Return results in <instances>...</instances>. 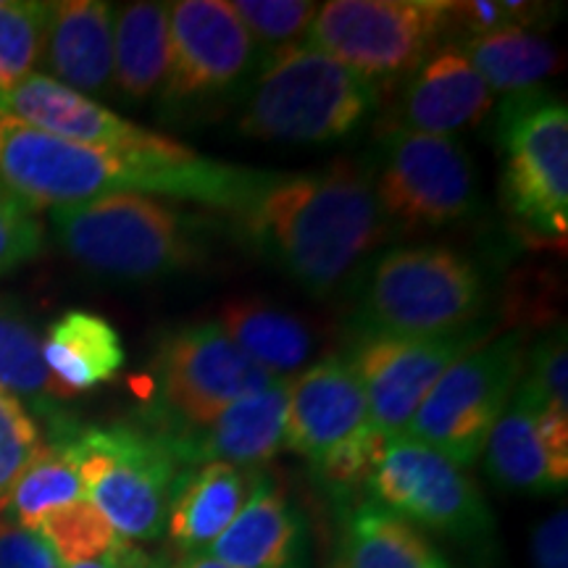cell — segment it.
Segmentation results:
<instances>
[{
	"label": "cell",
	"mask_w": 568,
	"mask_h": 568,
	"mask_svg": "<svg viewBox=\"0 0 568 568\" xmlns=\"http://www.w3.org/2000/svg\"><path fill=\"white\" fill-rule=\"evenodd\" d=\"M0 568H63V564L38 529L0 518Z\"/></svg>",
	"instance_id": "d590c367"
},
{
	"label": "cell",
	"mask_w": 568,
	"mask_h": 568,
	"mask_svg": "<svg viewBox=\"0 0 568 568\" xmlns=\"http://www.w3.org/2000/svg\"><path fill=\"white\" fill-rule=\"evenodd\" d=\"M487 326L443 337L361 335L351 361L364 387L368 424L379 439L406 435L410 418L447 368L479 347Z\"/></svg>",
	"instance_id": "5bb4252c"
},
{
	"label": "cell",
	"mask_w": 568,
	"mask_h": 568,
	"mask_svg": "<svg viewBox=\"0 0 568 568\" xmlns=\"http://www.w3.org/2000/svg\"><path fill=\"white\" fill-rule=\"evenodd\" d=\"M447 34L445 0H332L303 45L358 71L379 90L414 74Z\"/></svg>",
	"instance_id": "ba28073f"
},
{
	"label": "cell",
	"mask_w": 568,
	"mask_h": 568,
	"mask_svg": "<svg viewBox=\"0 0 568 568\" xmlns=\"http://www.w3.org/2000/svg\"><path fill=\"white\" fill-rule=\"evenodd\" d=\"M531 564L535 568H568V516L564 506L531 531Z\"/></svg>",
	"instance_id": "8d00e7d4"
},
{
	"label": "cell",
	"mask_w": 568,
	"mask_h": 568,
	"mask_svg": "<svg viewBox=\"0 0 568 568\" xmlns=\"http://www.w3.org/2000/svg\"><path fill=\"white\" fill-rule=\"evenodd\" d=\"M493 95L458 45L447 42L408 77L393 130L447 138L479 124L493 111Z\"/></svg>",
	"instance_id": "ac0fdd59"
},
{
	"label": "cell",
	"mask_w": 568,
	"mask_h": 568,
	"mask_svg": "<svg viewBox=\"0 0 568 568\" xmlns=\"http://www.w3.org/2000/svg\"><path fill=\"white\" fill-rule=\"evenodd\" d=\"M368 429L364 387L347 358L329 355L290 379L284 447L314 468Z\"/></svg>",
	"instance_id": "2e32d148"
},
{
	"label": "cell",
	"mask_w": 568,
	"mask_h": 568,
	"mask_svg": "<svg viewBox=\"0 0 568 568\" xmlns=\"http://www.w3.org/2000/svg\"><path fill=\"white\" fill-rule=\"evenodd\" d=\"M503 201L516 224L537 237L566 240L568 230V111L566 101L531 90L508 95L497 119Z\"/></svg>",
	"instance_id": "9c48e42d"
},
{
	"label": "cell",
	"mask_w": 568,
	"mask_h": 568,
	"mask_svg": "<svg viewBox=\"0 0 568 568\" xmlns=\"http://www.w3.org/2000/svg\"><path fill=\"white\" fill-rule=\"evenodd\" d=\"M0 113L55 138L105 148L126 159H159L182 148V142L142 130L82 92L34 71L0 90Z\"/></svg>",
	"instance_id": "9a60e30c"
},
{
	"label": "cell",
	"mask_w": 568,
	"mask_h": 568,
	"mask_svg": "<svg viewBox=\"0 0 568 568\" xmlns=\"http://www.w3.org/2000/svg\"><path fill=\"white\" fill-rule=\"evenodd\" d=\"M42 361L63 395L90 393L116 379L124 366V345L116 326L90 311H69L48 326Z\"/></svg>",
	"instance_id": "603a6c76"
},
{
	"label": "cell",
	"mask_w": 568,
	"mask_h": 568,
	"mask_svg": "<svg viewBox=\"0 0 568 568\" xmlns=\"http://www.w3.org/2000/svg\"><path fill=\"white\" fill-rule=\"evenodd\" d=\"M366 485L374 503L408 524H422L464 542L493 531V514L471 477L414 437L387 439Z\"/></svg>",
	"instance_id": "7c38bea8"
},
{
	"label": "cell",
	"mask_w": 568,
	"mask_h": 568,
	"mask_svg": "<svg viewBox=\"0 0 568 568\" xmlns=\"http://www.w3.org/2000/svg\"><path fill=\"white\" fill-rule=\"evenodd\" d=\"M524 358L521 332L474 347L439 376L410 418L406 437L435 447L460 468L471 466L516 393Z\"/></svg>",
	"instance_id": "30bf717a"
},
{
	"label": "cell",
	"mask_w": 568,
	"mask_h": 568,
	"mask_svg": "<svg viewBox=\"0 0 568 568\" xmlns=\"http://www.w3.org/2000/svg\"><path fill=\"white\" fill-rule=\"evenodd\" d=\"M174 568H234V566L224 564V560L211 558L209 552H190V556H184Z\"/></svg>",
	"instance_id": "f35d334b"
},
{
	"label": "cell",
	"mask_w": 568,
	"mask_h": 568,
	"mask_svg": "<svg viewBox=\"0 0 568 568\" xmlns=\"http://www.w3.org/2000/svg\"><path fill=\"white\" fill-rule=\"evenodd\" d=\"M42 55L53 80L103 95L113 80V9L103 0L48 3Z\"/></svg>",
	"instance_id": "d6986e66"
},
{
	"label": "cell",
	"mask_w": 568,
	"mask_h": 568,
	"mask_svg": "<svg viewBox=\"0 0 568 568\" xmlns=\"http://www.w3.org/2000/svg\"><path fill=\"white\" fill-rule=\"evenodd\" d=\"M487 474L514 493H558L568 481V460L558 458L539 432V410L514 395L485 445Z\"/></svg>",
	"instance_id": "7402d4cb"
},
{
	"label": "cell",
	"mask_w": 568,
	"mask_h": 568,
	"mask_svg": "<svg viewBox=\"0 0 568 568\" xmlns=\"http://www.w3.org/2000/svg\"><path fill=\"white\" fill-rule=\"evenodd\" d=\"M42 224L27 203L0 187V274L30 264L42 253Z\"/></svg>",
	"instance_id": "e575fe53"
},
{
	"label": "cell",
	"mask_w": 568,
	"mask_h": 568,
	"mask_svg": "<svg viewBox=\"0 0 568 568\" xmlns=\"http://www.w3.org/2000/svg\"><path fill=\"white\" fill-rule=\"evenodd\" d=\"M374 193L389 224L445 226L474 209V166L453 138L389 130L382 138Z\"/></svg>",
	"instance_id": "4fadbf2b"
},
{
	"label": "cell",
	"mask_w": 568,
	"mask_h": 568,
	"mask_svg": "<svg viewBox=\"0 0 568 568\" xmlns=\"http://www.w3.org/2000/svg\"><path fill=\"white\" fill-rule=\"evenodd\" d=\"M339 564L345 568H450L422 531L374 500L358 503L347 516Z\"/></svg>",
	"instance_id": "484cf974"
},
{
	"label": "cell",
	"mask_w": 568,
	"mask_h": 568,
	"mask_svg": "<svg viewBox=\"0 0 568 568\" xmlns=\"http://www.w3.org/2000/svg\"><path fill=\"white\" fill-rule=\"evenodd\" d=\"M51 443L63 445L82 493L124 542H151L166 527L180 464L166 443L138 426H80L61 418Z\"/></svg>",
	"instance_id": "277c9868"
},
{
	"label": "cell",
	"mask_w": 568,
	"mask_h": 568,
	"mask_svg": "<svg viewBox=\"0 0 568 568\" xmlns=\"http://www.w3.org/2000/svg\"><path fill=\"white\" fill-rule=\"evenodd\" d=\"M568 351L566 326L539 339L529 358H524L521 379H518V400L535 410L568 418Z\"/></svg>",
	"instance_id": "d6a6232c"
},
{
	"label": "cell",
	"mask_w": 568,
	"mask_h": 568,
	"mask_svg": "<svg viewBox=\"0 0 568 568\" xmlns=\"http://www.w3.org/2000/svg\"><path fill=\"white\" fill-rule=\"evenodd\" d=\"M258 481V468L230 464H203L193 471H180L166 518L176 548L184 556L209 550L243 510Z\"/></svg>",
	"instance_id": "ffe728a7"
},
{
	"label": "cell",
	"mask_w": 568,
	"mask_h": 568,
	"mask_svg": "<svg viewBox=\"0 0 568 568\" xmlns=\"http://www.w3.org/2000/svg\"><path fill=\"white\" fill-rule=\"evenodd\" d=\"M485 274L450 247L418 245L382 253L361 295V335L443 337L481 324Z\"/></svg>",
	"instance_id": "8992f818"
},
{
	"label": "cell",
	"mask_w": 568,
	"mask_h": 568,
	"mask_svg": "<svg viewBox=\"0 0 568 568\" xmlns=\"http://www.w3.org/2000/svg\"><path fill=\"white\" fill-rule=\"evenodd\" d=\"M272 176L274 172L211 161L187 145L159 159H126L0 113V182L30 209H63L105 195L138 193L237 213Z\"/></svg>",
	"instance_id": "6da1fadb"
},
{
	"label": "cell",
	"mask_w": 568,
	"mask_h": 568,
	"mask_svg": "<svg viewBox=\"0 0 568 568\" xmlns=\"http://www.w3.org/2000/svg\"><path fill=\"white\" fill-rule=\"evenodd\" d=\"M38 531L51 542L63 568L101 558L122 542V537L111 529V524L88 497L55 508L42 518Z\"/></svg>",
	"instance_id": "f546056e"
},
{
	"label": "cell",
	"mask_w": 568,
	"mask_h": 568,
	"mask_svg": "<svg viewBox=\"0 0 568 568\" xmlns=\"http://www.w3.org/2000/svg\"><path fill=\"white\" fill-rule=\"evenodd\" d=\"M232 219L245 243L316 297L343 287L389 234L372 176L345 161L308 174L274 172Z\"/></svg>",
	"instance_id": "7a4b0ae2"
},
{
	"label": "cell",
	"mask_w": 568,
	"mask_h": 568,
	"mask_svg": "<svg viewBox=\"0 0 568 568\" xmlns=\"http://www.w3.org/2000/svg\"><path fill=\"white\" fill-rule=\"evenodd\" d=\"M0 393L17 397L24 406L30 403L34 414L48 424L63 416L55 408V400L67 397L55 385L45 361H42V343L30 318L19 305L0 297Z\"/></svg>",
	"instance_id": "83f0119b"
},
{
	"label": "cell",
	"mask_w": 568,
	"mask_h": 568,
	"mask_svg": "<svg viewBox=\"0 0 568 568\" xmlns=\"http://www.w3.org/2000/svg\"><path fill=\"white\" fill-rule=\"evenodd\" d=\"M219 326L247 358L268 374L290 379L316 351L311 324L266 301H234L219 314Z\"/></svg>",
	"instance_id": "cb8c5ba5"
},
{
	"label": "cell",
	"mask_w": 568,
	"mask_h": 568,
	"mask_svg": "<svg viewBox=\"0 0 568 568\" xmlns=\"http://www.w3.org/2000/svg\"><path fill=\"white\" fill-rule=\"evenodd\" d=\"M153 568H161V566H159V564H153Z\"/></svg>",
	"instance_id": "60d3db41"
},
{
	"label": "cell",
	"mask_w": 568,
	"mask_h": 568,
	"mask_svg": "<svg viewBox=\"0 0 568 568\" xmlns=\"http://www.w3.org/2000/svg\"><path fill=\"white\" fill-rule=\"evenodd\" d=\"M379 90L316 48L295 45L258 71L240 132L266 142L329 145L361 130Z\"/></svg>",
	"instance_id": "5b68a950"
},
{
	"label": "cell",
	"mask_w": 568,
	"mask_h": 568,
	"mask_svg": "<svg viewBox=\"0 0 568 568\" xmlns=\"http://www.w3.org/2000/svg\"><path fill=\"white\" fill-rule=\"evenodd\" d=\"M82 497V479L63 445L42 443L38 456L0 495V518H9L19 527L38 529L48 514Z\"/></svg>",
	"instance_id": "f1b7e54d"
},
{
	"label": "cell",
	"mask_w": 568,
	"mask_h": 568,
	"mask_svg": "<svg viewBox=\"0 0 568 568\" xmlns=\"http://www.w3.org/2000/svg\"><path fill=\"white\" fill-rule=\"evenodd\" d=\"M332 568H345V566H343V564H339V560H337V564H335V566H332Z\"/></svg>",
	"instance_id": "ab89813d"
},
{
	"label": "cell",
	"mask_w": 568,
	"mask_h": 568,
	"mask_svg": "<svg viewBox=\"0 0 568 568\" xmlns=\"http://www.w3.org/2000/svg\"><path fill=\"white\" fill-rule=\"evenodd\" d=\"M205 552L234 568H303V516L261 477L243 510Z\"/></svg>",
	"instance_id": "44dd1931"
},
{
	"label": "cell",
	"mask_w": 568,
	"mask_h": 568,
	"mask_svg": "<svg viewBox=\"0 0 568 568\" xmlns=\"http://www.w3.org/2000/svg\"><path fill=\"white\" fill-rule=\"evenodd\" d=\"M40 447L42 437L34 418L17 397L0 393V495L17 481Z\"/></svg>",
	"instance_id": "836d02e7"
},
{
	"label": "cell",
	"mask_w": 568,
	"mask_h": 568,
	"mask_svg": "<svg viewBox=\"0 0 568 568\" xmlns=\"http://www.w3.org/2000/svg\"><path fill=\"white\" fill-rule=\"evenodd\" d=\"M48 3L0 0V90L32 74L42 55Z\"/></svg>",
	"instance_id": "1f68e13d"
},
{
	"label": "cell",
	"mask_w": 568,
	"mask_h": 568,
	"mask_svg": "<svg viewBox=\"0 0 568 568\" xmlns=\"http://www.w3.org/2000/svg\"><path fill=\"white\" fill-rule=\"evenodd\" d=\"M169 6L126 3L113 24V88L138 103L163 88L169 74Z\"/></svg>",
	"instance_id": "d4e9b609"
},
{
	"label": "cell",
	"mask_w": 568,
	"mask_h": 568,
	"mask_svg": "<svg viewBox=\"0 0 568 568\" xmlns=\"http://www.w3.org/2000/svg\"><path fill=\"white\" fill-rule=\"evenodd\" d=\"M290 379L240 397L203 429L176 439H163L176 464H230L258 468L284 447Z\"/></svg>",
	"instance_id": "e0dca14e"
},
{
	"label": "cell",
	"mask_w": 568,
	"mask_h": 568,
	"mask_svg": "<svg viewBox=\"0 0 568 568\" xmlns=\"http://www.w3.org/2000/svg\"><path fill=\"white\" fill-rule=\"evenodd\" d=\"M276 379L282 376L247 358L219 324L180 326L155 347L148 432L161 439L190 435L234 400L272 387Z\"/></svg>",
	"instance_id": "52a82bcc"
},
{
	"label": "cell",
	"mask_w": 568,
	"mask_h": 568,
	"mask_svg": "<svg viewBox=\"0 0 568 568\" xmlns=\"http://www.w3.org/2000/svg\"><path fill=\"white\" fill-rule=\"evenodd\" d=\"M458 51L493 92L521 95L537 90L560 67V53L542 34L508 27V30L460 38Z\"/></svg>",
	"instance_id": "4316f807"
},
{
	"label": "cell",
	"mask_w": 568,
	"mask_h": 568,
	"mask_svg": "<svg viewBox=\"0 0 568 568\" xmlns=\"http://www.w3.org/2000/svg\"><path fill=\"white\" fill-rule=\"evenodd\" d=\"M232 9L251 34L261 67L290 48L303 45L318 13V6L305 0H234Z\"/></svg>",
	"instance_id": "4dcf8cb0"
},
{
	"label": "cell",
	"mask_w": 568,
	"mask_h": 568,
	"mask_svg": "<svg viewBox=\"0 0 568 568\" xmlns=\"http://www.w3.org/2000/svg\"><path fill=\"white\" fill-rule=\"evenodd\" d=\"M169 48L161 105L174 119L222 103L261 71L251 34L224 0L169 3Z\"/></svg>",
	"instance_id": "8fae6325"
},
{
	"label": "cell",
	"mask_w": 568,
	"mask_h": 568,
	"mask_svg": "<svg viewBox=\"0 0 568 568\" xmlns=\"http://www.w3.org/2000/svg\"><path fill=\"white\" fill-rule=\"evenodd\" d=\"M201 222L138 193L53 209L63 251L88 272L119 282H153L195 268L209 247Z\"/></svg>",
	"instance_id": "3957f363"
},
{
	"label": "cell",
	"mask_w": 568,
	"mask_h": 568,
	"mask_svg": "<svg viewBox=\"0 0 568 568\" xmlns=\"http://www.w3.org/2000/svg\"><path fill=\"white\" fill-rule=\"evenodd\" d=\"M67 568H153V560L142 556L140 550H134L130 542H119L116 548L105 552V556L95 560H84V564L67 566Z\"/></svg>",
	"instance_id": "74e56055"
}]
</instances>
